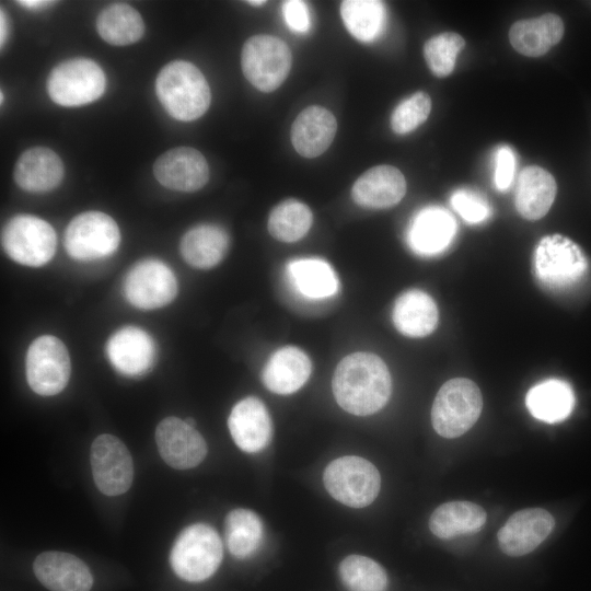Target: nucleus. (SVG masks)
<instances>
[{
  "mask_svg": "<svg viewBox=\"0 0 591 591\" xmlns=\"http://www.w3.org/2000/svg\"><path fill=\"white\" fill-rule=\"evenodd\" d=\"M228 427L235 444L246 453L264 450L271 439V419L264 403L254 396L239 401L232 408Z\"/></svg>",
  "mask_w": 591,
  "mask_h": 591,
  "instance_id": "obj_17",
  "label": "nucleus"
},
{
  "mask_svg": "<svg viewBox=\"0 0 591 591\" xmlns=\"http://www.w3.org/2000/svg\"><path fill=\"white\" fill-rule=\"evenodd\" d=\"M155 442L163 461L176 470L193 468L207 455V444L202 436L194 426L174 416L159 422Z\"/></svg>",
  "mask_w": 591,
  "mask_h": 591,
  "instance_id": "obj_14",
  "label": "nucleus"
},
{
  "mask_svg": "<svg viewBox=\"0 0 591 591\" xmlns=\"http://www.w3.org/2000/svg\"><path fill=\"white\" fill-rule=\"evenodd\" d=\"M431 111V99L422 91L402 101L391 115V127L395 134L404 135L425 123Z\"/></svg>",
  "mask_w": 591,
  "mask_h": 591,
  "instance_id": "obj_38",
  "label": "nucleus"
},
{
  "mask_svg": "<svg viewBox=\"0 0 591 591\" xmlns=\"http://www.w3.org/2000/svg\"><path fill=\"white\" fill-rule=\"evenodd\" d=\"M18 3L30 9H39L43 7H47L48 4H51L54 2L42 1V0H23V1H18Z\"/></svg>",
  "mask_w": 591,
  "mask_h": 591,
  "instance_id": "obj_42",
  "label": "nucleus"
},
{
  "mask_svg": "<svg viewBox=\"0 0 591 591\" xmlns=\"http://www.w3.org/2000/svg\"><path fill=\"white\" fill-rule=\"evenodd\" d=\"M554 526L555 519L545 509H522L514 512L498 531V545L508 556H523L538 547Z\"/></svg>",
  "mask_w": 591,
  "mask_h": 591,
  "instance_id": "obj_16",
  "label": "nucleus"
},
{
  "mask_svg": "<svg viewBox=\"0 0 591 591\" xmlns=\"http://www.w3.org/2000/svg\"><path fill=\"white\" fill-rule=\"evenodd\" d=\"M338 573L347 591H386L387 589L385 569L366 556L345 557L339 564Z\"/></svg>",
  "mask_w": 591,
  "mask_h": 591,
  "instance_id": "obj_36",
  "label": "nucleus"
},
{
  "mask_svg": "<svg viewBox=\"0 0 591 591\" xmlns=\"http://www.w3.org/2000/svg\"><path fill=\"white\" fill-rule=\"evenodd\" d=\"M229 236L215 224H199L188 230L182 237L179 251L187 264L207 269L218 265L227 254Z\"/></svg>",
  "mask_w": 591,
  "mask_h": 591,
  "instance_id": "obj_28",
  "label": "nucleus"
},
{
  "mask_svg": "<svg viewBox=\"0 0 591 591\" xmlns=\"http://www.w3.org/2000/svg\"><path fill=\"white\" fill-rule=\"evenodd\" d=\"M91 467L96 487L106 496L121 495L132 484V457L123 441L113 434L95 438L91 445Z\"/></svg>",
  "mask_w": 591,
  "mask_h": 591,
  "instance_id": "obj_13",
  "label": "nucleus"
},
{
  "mask_svg": "<svg viewBox=\"0 0 591 591\" xmlns=\"http://www.w3.org/2000/svg\"><path fill=\"white\" fill-rule=\"evenodd\" d=\"M453 209L467 222L479 223L490 215L488 201L480 194L470 189H457L451 196Z\"/></svg>",
  "mask_w": 591,
  "mask_h": 591,
  "instance_id": "obj_39",
  "label": "nucleus"
},
{
  "mask_svg": "<svg viewBox=\"0 0 591 591\" xmlns=\"http://www.w3.org/2000/svg\"><path fill=\"white\" fill-rule=\"evenodd\" d=\"M224 538L234 557L241 559L250 557L262 543L263 523L260 518L248 509H233L224 520Z\"/></svg>",
  "mask_w": 591,
  "mask_h": 591,
  "instance_id": "obj_33",
  "label": "nucleus"
},
{
  "mask_svg": "<svg viewBox=\"0 0 591 591\" xmlns=\"http://www.w3.org/2000/svg\"><path fill=\"white\" fill-rule=\"evenodd\" d=\"M99 35L114 46H126L138 42L144 33L140 13L126 3L106 7L97 16Z\"/></svg>",
  "mask_w": 591,
  "mask_h": 591,
  "instance_id": "obj_32",
  "label": "nucleus"
},
{
  "mask_svg": "<svg viewBox=\"0 0 591 591\" xmlns=\"http://www.w3.org/2000/svg\"><path fill=\"white\" fill-rule=\"evenodd\" d=\"M222 556V542L217 531L206 523H195L176 537L170 564L181 579L200 582L217 571Z\"/></svg>",
  "mask_w": 591,
  "mask_h": 591,
  "instance_id": "obj_3",
  "label": "nucleus"
},
{
  "mask_svg": "<svg viewBox=\"0 0 591 591\" xmlns=\"http://www.w3.org/2000/svg\"><path fill=\"white\" fill-rule=\"evenodd\" d=\"M155 93L175 119L190 121L201 117L211 101L209 84L192 62L174 60L164 66L155 80Z\"/></svg>",
  "mask_w": 591,
  "mask_h": 591,
  "instance_id": "obj_2",
  "label": "nucleus"
},
{
  "mask_svg": "<svg viewBox=\"0 0 591 591\" xmlns=\"http://www.w3.org/2000/svg\"><path fill=\"white\" fill-rule=\"evenodd\" d=\"M403 173L392 165H376L361 174L352 185L356 204L369 209H386L397 205L406 194Z\"/></svg>",
  "mask_w": 591,
  "mask_h": 591,
  "instance_id": "obj_19",
  "label": "nucleus"
},
{
  "mask_svg": "<svg viewBox=\"0 0 591 591\" xmlns=\"http://www.w3.org/2000/svg\"><path fill=\"white\" fill-rule=\"evenodd\" d=\"M120 243L115 220L101 211H86L76 216L67 225L63 245L70 257L90 262L111 256Z\"/></svg>",
  "mask_w": 591,
  "mask_h": 591,
  "instance_id": "obj_9",
  "label": "nucleus"
},
{
  "mask_svg": "<svg viewBox=\"0 0 591 591\" xmlns=\"http://www.w3.org/2000/svg\"><path fill=\"white\" fill-rule=\"evenodd\" d=\"M7 32H8L7 20H5L4 12L1 10V13H0V44H1V47L3 46V43H4L5 38H7Z\"/></svg>",
  "mask_w": 591,
  "mask_h": 591,
  "instance_id": "obj_43",
  "label": "nucleus"
},
{
  "mask_svg": "<svg viewBox=\"0 0 591 591\" xmlns=\"http://www.w3.org/2000/svg\"><path fill=\"white\" fill-rule=\"evenodd\" d=\"M340 16L355 38L369 42L383 28L385 9L381 1L345 0L340 3Z\"/></svg>",
  "mask_w": 591,
  "mask_h": 591,
  "instance_id": "obj_35",
  "label": "nucleus"
},
{
  "mask_svg": "<svg viewBox=\"0 0 591 591\" xmlns=\"http://www.w3.org/2000/svg\"><path fill=\"white\" fill-rule=\"evenodd\" d=\"M564 31L563 20L554 13H546L515 22L510 27L509 40L521 55L540 57L560 42Z\"/></svg>",
  "mask_w": 591,
  "mask_h": 591,
  "instance_id": "obj_27",
  "label": "nucleus"
},
{
  "mask_svg": "<svg viewBox=\"0 0 591 591\" xmlns=\"http://www.w3.org/2000/svg\"><path fill=\"white\" fill-rule=\"evenodd\" d=\"M336 131L337 121L332 112L322 106H309L292 123L291 142L300 155L312 159L328 149Z\"/></svg>",
  "mask_w": 591,
  "mask_h": 591,
  "instance_id": "obj_22",
  "label": "nucleus"
},
{
  "mask_svg": "<svg viewBox=\"0 0 591 591\" xmlns=\"http://www.w3.org/2000/svg\"><path fill=\"white\" fill-rule=\"evenodd\" d=\"M486 520V511L480 506L471 501H450L434 509L429 529L437 537L448 540L478 532Z\"/></svg>",
  "mask_w": 591,
  "mask_h": 591,
  "instance_id": "obj_30",
  "label": "nucleus"
},
{
  "mask_svg": "<svg viewBox=\"0 0 591 591\" xmlns=\"http://www.w3.org/2000/svg\"><path fill=\"white\" fill-rule=\"evenodd\" d=\"M482 408V393L472 380L451 379L434 397L431 408L432 427L441 437L457 438L475 425Z\"/></svg>",
  "mask_w": 591,
  "mask_h": 591,
  "instance_id": "obj_4",
  "label": "nucleus"
},
{
  "mask_svg": "<svg viewBox=\"0 0 591 591\" xmlns=\"http://www.w3.org/2000/svg\"><path fill=\"white\" fill-rule=\"evenodd\" d=\"M153 174L169 189L192 193L207 184L209 166L198 150L183 146L162 153L153 164Z\"/></svg>",
  "mask_w": 591,
  "mask_h": 591,
  "instance_id": "obj_15",
  "label": "nucleus"
},
{
  "mask_svg": "<svg viewBox=\"0 0 591 591\" xmlns=\"http://www.w3.org/2000/svg\"><path fill=\"white\" fill-rule=\"evenodd\" d=\"M332 387L336 402L344 410L368 416L387 403L392 379L380 357L370 352H355L336 367Z\"/></svg>",
  "mask_w": 591,
  "mask_h": 591,
  "instance_id": "obj_1",
  "label": "nucleus"
},
{
  "mask_svg": "<svg viewBox=\"0 0 591 591\" xmlns=\"http://www.w3.org/2000/svg\"><path fill=\"white\" fill-rule=\"evenodd\" d=\"M247 2H248L250 4L256 5V7L263 5V4L266 3V1H263V0H251V1H247Z\"/></svg>",
  "mask_w": 591,
  "mask_h": 591,
  "instance_id": "obj_44",
  "label": "nucleus"
},
{
  "mask_svg": "<svg viewBox=\"0 0 591 591\" xmlns=\"http://www.w3.org/2000/svg\"><path fill=\"white\" fill-rule=\"evenodd\" d=\"M106 352L117 371L126 375H138L151 367L155 346L146 331L125 326L109 337Z\"/></svg>",
  "mask_w": 591,
  "mask_h": 591,
  "instance_id": "obj_20",
  "label": "nucleus"
},
{
  "mask_svg": "<svg viewBox=\"0 0 591 591\" xmlns=\"http://www.w3.org/2000/svg\"><path fill=\"white\" fill-rule=\"evenodd\" d=\"M25 370L27 383L36 394L51 396L60 393L71 373L65 344L53 335L37 337L27 349Z\"/></svg>",
  "mask_w": 591,
  "mask_h": 591,
  "instance_id": "obj_11",
  "label": "nucleus"
},
{
  "mask_svg": "<svg viewBox=\"0 0 591 591\" xmlns=\"http://www.w3.org/2000/svg\"><path fill=\"white\" fill-rule=\"evenodd\" d=\"M464 46V38L454 32H443L429 38L424 46V56L431 72L439 78L449 76Z\"/></svg>",
  "mask_w": 591,
  "mask_h": 591,
  "instance_id": "obj_37",
  "label": "nucleus"
},
{
  "mask_svg": "<svg viewBox=\"0 0 591 591\" xmlns=\"http://www.w3.org/2000/svg\"><path fill=\"white\" fill-rule=\"evenodd\" d=\"M1 244L12 260L28 267H40L54 257L57 236L47 221L31 215H19L4 225Z\"/></svg>",
  "mask_w": 591,
  "mask_h": 591,
  "instance_id": "obj_8",
  "label": "nucleus"
},
{
  "mask_svg": "<svg viewBox=\"0 0 591 591\" xmlns=\"http://www.w3.org/2000/svg\"><path fill=\"white\" fill-rule=\"evenodd\" d=\"M290 285L308 299H326L338 290V279L328 263L318 258H304L288 264Z\"/></svg>",
  "mask_w": 591,
  "mask_h": 591,
  "instance_id": "obj_31",
  "label": "nucleus"
},
{
  "mask_svg": "<svg viewBox=\"0 0 591 591\" xmlns=\"http://www.w3.org/2000/svg\"><path fill=\"white\" fill-rule=\"evenodd\" d=\"M323 483L337 501L351 508H362L372 503L379 495L381 476L370 461L346 455L325 467Z\"/></svg>",
  "mask_w": 591,
  "mask_h": 591,
  "instance_id": "obj_5",
  "label": "nucleus"
},
{
  "mask_svg": "<svg viewBox=\"0 0 591 591\" xmlns=\"http://www.w3.org/2000/svg\"><path fill=\"white\" fill-rule=\"evenodd\" d=\"M525 405L536 419L555 424L565 420L571 414L575 394L566 381L549 379L530 389L525 396Z\"/></svg>",
  "mask_w": 591,
  "mask_h": 591,
  "instance_id": "obj_29",
  "label": "nucleus"
},
{
  "mask_svg": "<svg viewBox=\"0 0 591 591\" xmlns=\"http://www.w3.org/2000/svg\"><path fill=\"white\" fill-rule=\"evenodd\" d=\"M455 229V219L449 211L439 207L426 208L409 227V246L417 254L434 255L451 243Z\"/></svg>",
  "mask_w": 591,
  "mask_h": 591,
  "instance_id": "obj_25",
  "label": "nucleus"
},
{
  "mask_svg": "<svg viewBox=\"0 0 591 591\" xmlns=\"http://www.w3.org/2000/svg\"><path fill=\"white\" fill-rule=\"evenodd\" d=\"M292 55L288 45L273 35H255L243 45L242 71L246 80L262 92H273L287 79Z\"/></svg>",
  "mask_w": 591,
  "mask_h": 591,
  "instance_id": "obj_6",
  "label": "nucleus"
},
{
  "mask_svg": "<svg viewBox=\"0 0 591 591\" xmlns=\"http://www.w3.org/2000/svg\"><path fill=\"white\" fill-rule=\"evenodd\" d=\"M588 259L578 244L561 234L544 236L534 254L538 280L554 289L577 283L587 273Z\"/></svg>",
  "mask_w": 591,
  "mask_h": 591,
  "instance_id": "obj_10",
  "label": "nucleus"
},
{
  "mask_svg": "<svg viewBox=\"0 0 591 591\" xmlns=\"http://www.w3.org/2000/svg\"><path fill=\"white\" fill-rule=\"evenodd\" d=\"M312 363L304 351L287 346L275 351L267 361L262 379L273 393L287 395L297 392L309 380Z\"/></svg>",
  "mask_w": 591,
  "mask_h": 591,
  "instance_id": "obj_23",
  "label": "nucleus"
},
{
  "mask_svg": "<svg viewBox=\"0 0 591 591\" xmlns=\"http://www.w3.org/2000/svg\"><path fill=\"white\" fill-rule=\"evenodd\" d=\"M124 292L128 302L138 309H159L176 297L177 280L173 270L163 262L144 259L128 271Z\"/></svg>",
  "mask_w": 591,
  "mask_h": 591,
  "instance_id": "obj_12",
  "label": "nucleus"
},
{
  "mask_svg": "<svg viewBox=\"0 0 591 591\" xmlns=\"http://www.w3.org/2000/svg\"><path fill=\"white\" fill-rule=\"evenodd\" d=\"M63 173V163L55 151L33 147L19 157L13 177L18 186L26 192L45 193L61 183Z\"/></svg>",
  "mask_w": 591,
  "mask_h": 591,
  "instance_id": "obj_21",
  "label": "nucleus"
},
{
  "mask_svg": "<svg viewBox=\"0 0 591 591\" xmlns=\"http://www.w3.org/2000/svg\"><path fill=\"white\" fill-rule=\"evenodd\" d=\"M515 169V158L512 149L508 146H501L495 157V184L499 190H506L510 187Z\"/></svg>",
  "mask_w": 591,
  "mask_h": 591,
  "instance_id": "obj_40",
  "label": "nucleus"
},
{
  "mask_svg": "<svg viewBox=\"0 0 591 591\" xmlns=\"http://www.w3.org/2000/svg\"><path fill=\"white\" fill-rule=\"evenodd\" d=\"M49 97L61 106H81L96 101L106 88L102 68L88 58H72L57 65L47 78Z\"/></svg>",
  "mask_w": 591,
  "mask_h": 591,
  "instance_id": "obj_7",
  "label": "nucleus"
},
{
  "mask_svg": "<svg viewBox=\"0 0 591 591\" xmlns=\"http://www.w3.org/2000/svg\"><path fill=\"white\" fill-rule=\"evenodd\" d=\"M282 13L287 25L296 32H306L310 27L309 11L304 2L298 0L286 1Z\"/></svg>",
  "mask_w": 591,
  "mask_h": 591,
  "instance_id": "obj_41",
  "label": "nucleus"
},
{
  "mask_svg": "<svg viewBox=\"0 0 591 591\" xmlns=\"http://www.w3.org/2000/svg\"><path fill=\"white\" fill-rule=\"evenodd\" d=\"M38 581L50 591H90L93 576L79 557L65 552H44L33 563Z\"/></svg>",
  "mask_w": 591,
  "mask_h": 591,
  "instance_id": "obj_18",
  "label": "nucleus"
},
{
  "mask_svg": "<svg viewBox=\"0 0 591 591\" xmlns=\"http://www.w3.org/2000/svg\"><path fill=\"white\" fill-rule=\"evenodd\" d=\"M557 193L554 176L537 165L524 167L518 176L514 205L526 220H538L551 209Z\"/></svg>",
  "mask_w": 591,
  "mask_h": 591,
  "instance_id": "obj_24",
  "label": "nucleus"
},
{
  "mask_svg": "<svg viewBox=\"0 0 591 591\" xmlns=\"http://www.w3.org/2000/svg\"><path fill=\"white\" fill-rule=\"evenodd\" d=\"M312 222L313 215L310 208L290 198L274 207L268 217L267 229L276 240L296 242L305 236Z\"/></svg>",
  "mask_w": 591,
  "mask_h": 591,
  "instance_id": "obj_34",
  "label": "nucleus"
},
{
  "mask_svg": "<svg viewBox=\"0 0 591 591\" xmlns=\"http://www.w3.org/2000/svg\"><path fill=\"white\" fill-rule=\"evenodd\" d=\"M392 320L401 334L408 337H425L436 329L439 313L436 302L428 293L412 289L396 299Z\"/></svg>",
  "mask_w": 591,
  "mask_h": 591,
  "instance_id": "obj_26",
  "label": "nucleus"
}]
</instances>
